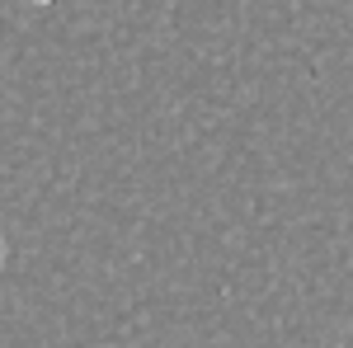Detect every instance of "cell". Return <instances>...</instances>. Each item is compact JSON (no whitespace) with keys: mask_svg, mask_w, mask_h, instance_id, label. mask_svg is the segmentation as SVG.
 Segmentation results:
<instances>
[{"mask_svg":"<svg viewBox=\"0 0 353 348\" xmlns=\"http://www.w3.org/2000/svg\"><path fill=\"white\" fill-rule=\"evenodd\" d=\"M0 268H5V236H0Z\"/></svg>","mask_w":353,"mask_h":348,"instance_id":"1","label":"cell"}]
</instances>
